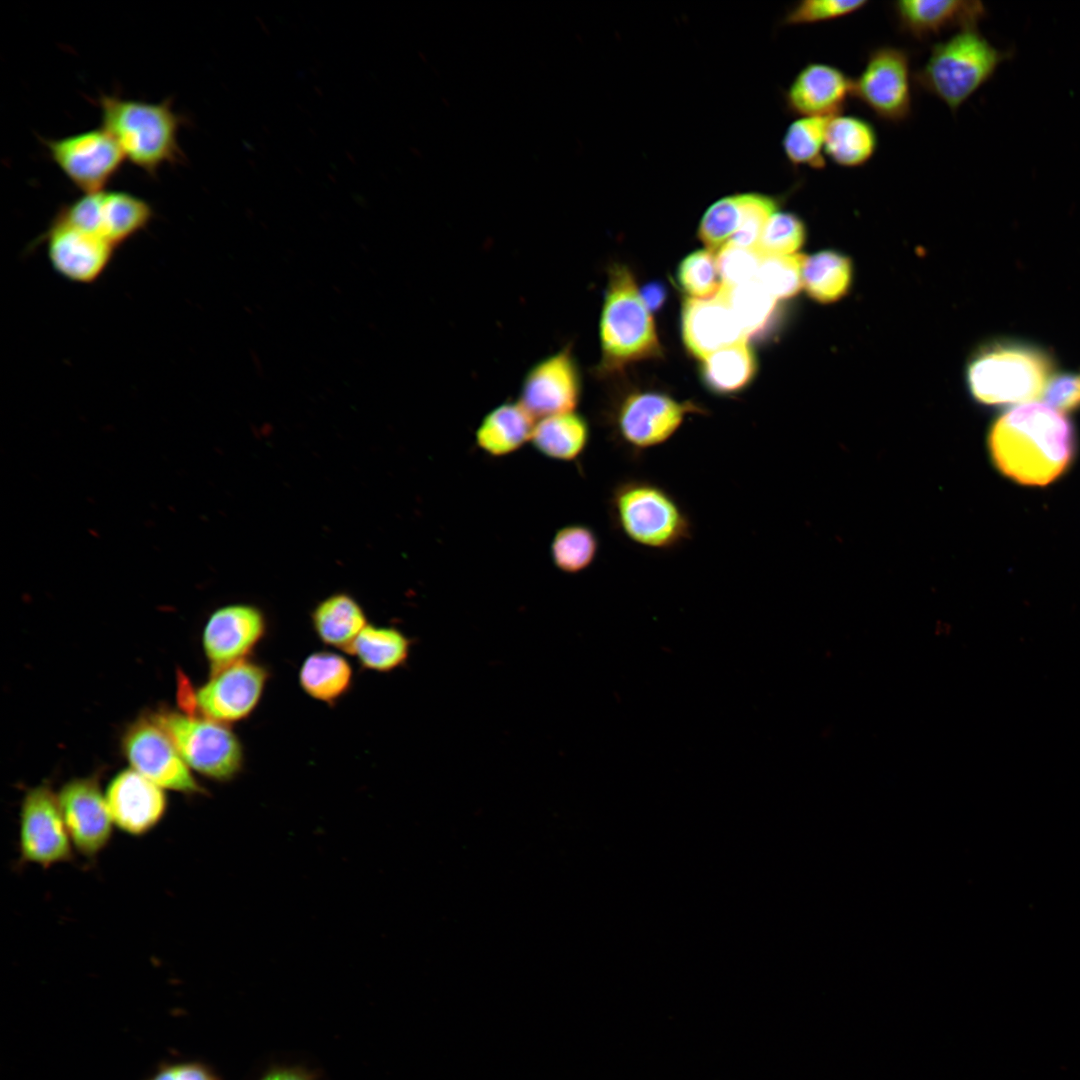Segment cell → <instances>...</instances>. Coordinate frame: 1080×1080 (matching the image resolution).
Returning a JSON list of instances; mask_svg holds the SVG:
<instances>
[{
	"mask_svg": "<svg viewBox=\"0 0 1080 1080\" xmlns=\"http://www.w3.org/2000/svg\"><path fill=\"white\" fill-rule=\"evenodd\" d=\"M988 444L1002 474L1023 485L1045 486L1071 463L1075 436L1062 413L1033 401L1002 414L990 430Z\"/></svg>",
	"mask_w": 1080,
	"mask_h": 1080,
	"instance_id": "cell-1",
	"label": "cell"
},
{
	"mask_svg": "<svg viewBox=\"0 0 1080 1080\" xmlns=\"http://www.w3.org/2000/svg\"><path fill=\"white\" fill-rule=\"evenodd\" d=\"M102 127L113 137L125 159L150 176L165 164L183 160L178 132L184 119L171 99L152 103L102 94L98 98Z\"/></svg>",
	"mask_w": 1080,
	"mask_h": 1080,
	"instance_id": "cell-2",
	"label": "cell"
},
{
	"mask_svg": "<svg viewBox=\"0 0 1080 1080\" xmlns=\"http://www.w3.org/2000/svg\"><path fill=\"white\" fill-rule=\"evenodd\" d=\"M609 514L624 538L651 551H673L693 537L692 519L678 499L649 479L629 477L616 483Z\"/></svg>",
	"mask_w": 1080,
	"mask_h": 1080,
	"instance_id": "cell-3",
	"label": "cell"
},
{
	"mask_svg": "<svg viewBox=\"0 0 1080 1080\" xmlns=\"http://www.w3.org/2000/svg\"><path fill=\"white\" fill-rule=\"evenodd\" d=\"M1008 56L976 27L960 29L931 46L928 58L914 72V82L956 113Z\"/></svg>",
	"mask_w": 1080,
	"mask_h": 1080,
	"instance_id": "cell-4",
	"label": "cell"
},
{
	"mask_svg": "<svg viewBox=\"0 0 1080 1080\" xmlns=\"http://www.w3.org/2000/svg\"><path fill=\"white\" fill-rule=\"evenodd\" d=\"M602 367L614 370L641 359L655 357L660 345L648 308L629 269L614 265L600 318Z\"/></svg>",
	"mask_w": 1080,
	"mask_h": 1080,
	"instance_id": "cell-5",
	"label": "cell"
},
{
	"mask_svg": "<svg viewBox=\"0 0 1080 1080\" xmlns=\"http://www.w3.org/2000/svg\"><path fill=\"white\" fill-rule=\"evenodd\" d=\"M1048 357L1018 345H997L979 353L968 366L973 396L988 405L1024 404L1043 396L1051 379Z\"/></svg>",
	"mask_w": 1080,
	"mask_h": 1080,
	"instance_id": "cell-6",
	"label": "cell"
},
{
	"mask_svg": "<svg viewBox=\"0 0 1080 1080\" xmlns=\"http://www.w3.org/2000/svg\"><path fill=\"white\" fill-rule=\"evenodd\" d=\"M151 716L193 771L223 782L242 769L243 747L227 724L184 711L161 710Z\"/></svg>",
	"mask_w": 1080,
	"mask_h": 1080,
	"instance_id": "cell-7",
	"label": "cell"
},
{
	"mask_svg": "<svg viewBox=\"0 0 1080 1080\" xmlns=\"http://www.w3.org/2000/svg\"><path fill=\"white\" fill-rule=\"evenodd\" d=\"M690 414H705V410L662 392H631L613 410L611 438L632 459H640L670 441Z\"/></svg>",
	"mask_w": 1080,
	"mask_h": 1080,
	"instance_id": "cell-8",
	"label": "cell"
},
{
	"mask_svg": "<svg viewBox=\"0 0 1080 1080\" xmlns=\"http://www.w3.org/2000/svg\"><path fill=\"white\" fill-rule=\"evenodd\" d=\"M268 671L248 659L211 672L209 680L195 691L188 680H180L179 699L186 713L228 724L246 719L259 704Z\"/></svg>",
	"mask_w": 1080,
	"mask_h": 1080,
	"instance_id": "cell-9",
	"label": "cell"
},
{
	"mask_svg": "<svg viewBox=\"0 0 1080 1080\" xmlns=\"http://www.w3.org/2000/svg\"><path fill=\"white\" fill-rule=\"evenodd\" d=\"M913 75L906 49L893 45L874 47L853 79V98L881 121L903 123L912 113Z\"/></svg>",
	"mask_w": 1080,
	"mask_h": 1080,
	"instance_id": "cell-10",
	"label": "cell"
},
{
	"mask_svg": "<svg viewBox=\"0 0 1080 1080\" xmlns=\"http://www.w3.org/2000/svg\"><path fill=\"white\" fill-rule=\"evenodd\" d=\"M19 860L45 869L73 858L69 836L57 793L47 784L26 791L20 806Z\"/></svg>",
	"mask_w": 1080,
	"mask_h": 1080,
	"instance_id": "cell-11",
	"label": "cell"
},
{
	"mask_svg": "<svg viewBox=\"0 0 1080 1080\" xmlns=\"http://www.w3.org/2000/svg\"><path fill=\"white\" fill-rule=\"evenodd\" d=\"M121 747L131 768L163 789L186 795L205 792L152 716L131 723L123 734Z\"/></svg>",
	"mask_w": 1080,
	"mask_h": 1080,
	"instance_id": "cell-12",
	"label": "cell"
},
{
	"mask_svg": "<svg viewBox=\"0 0 1080 1080\" xmlns=\"http://www.w3.org/2000/svg\"><path fill=\"white\" fill-rule=\"evenodd\" d=\"M50 158L83 193L105 189L118 173L125 156L103 128L44 141Z\"/></svg>",
	"mask_w": 1080,
	"mask_h": 1080,
	"instance_id": "cell-13",
	"label": "cell"
},
{
	"mask_svg": "<svg viewBox=\"0 0 1080 1080\" xmlns=\"http://www.w3.org/2000/svg\"><path fill=\"white\" fill-rule=\"evenodd\" d=\"M57 796L74 850L95 859L110 843L115 826L98 778H73Z\"/></svg>",
	"mask_w": 1080,
	"mask_h": 1080,
	"instance_id": "cell-14",
	"label": "cell"
},
{
	"mask_svg": "<svg viewBox=\"0 0 1080 1080\" xmlns=\"http://www.w3.org/2000/svg\"><path fill=\"white\" fill-rule=\"evenodd\" d=\"M581 396L576 362L568 348L536 363L523 379L519 402L535 418L574 412Z\"/></svg>",
	"mask_w": 1080,
	"mask_h": 1080,
	"instance_id": "cell-15",
	"label": "cell"
},
{
	"mask_svg": "<svg viewBox=\"0 0 1080 1080\" xmlns=\"http://www.w3.org/2000/svg\"><path fill=\"white\" fill-rule=\"evenodd\" d=\"M53 269L66 280L95 282L112 261L115 247L104 238L53 219L43 235Z\"/></svg>",
	"mask_w": 1080,
	"mask_h": 1080,
	"instance_id": "cell-16",
	"label": "cell"
},
{
	"mask_svg": "<svg viewBox=\"0 0 1080 1080\" xmlns=\"http://www.w3.org/2000/svg\"><path fill=\"white\" fill-rule=\"evenodd\" d=\"M265 632V617L255 606L232 604L215 610L202 634V646L211 672L247 659Z\"/></svg>",
	"mask_w": 1080,
	"mask_h": 1080,
	"instance_id": "cell-17",
	"label": "cell"
},
{
	"mask_svg": "<svg viewBox=\"0 0 1080 1080\" xmlns=\"http://www.w3.org/2000/svg\"><path fill=\"white\" fill-rule=\"evenodd\" d=\"M165 791L131 767L118 772L105 789L115 827L137 837L152 831L167 812Z\"/></svg>",
	"mask_w": 1080,
	"mask_h": 1080,
	"instance_id": "cell-18",
	"label": "cell"
},
{
	"mask_svg": "<svg viewBox=\"0 0 1080 1080\" xmlns=\"http://www.w3.org/2000/svg\"><path fill=\"white\" fill-rule=\"evenodd\" d=\"M853 98V78L839 67L810 62L795 75L784 96L789 112L799 117L832 118Z\"/></svg>",
	"mask_w": 1080,
	"mask_h": 1080,
	"instance_id": "cell-19",
	"label": "cell"
},
{
	"mask_svg": "<svg viewBox=\"0 0 1080 1080\" xmlns=\"http://www.w3.org/2000/svg\"><path fill=\"white\" fill-rule=\"evenodd\" d=\"M79 213L83 225L115 248L143 231L153 217L144 199L125 191L101 190L85 193Z\"/></svg>",
	"mask_w": 1080,
	"mask_h": 1080,
	"instance_id": "cell-20",
	"label": "cell"
},
{
	"mask_svg": "<svg viewBox=\"0 0 1080 1080\" xmlns=\"http://www.w3.org/2000/svg\"><path fill=\"white\" fill-rule=\"evenodd\" d=\"M682 335L688 350L700 359L747 339L722 288L712 297L684 301Z\"/></svg>",
	"mask_w": 1080,
	"mask_h": 1080,
	"instance_id": "cell-21",
	"label": "cell"
},
{
	"mask_svg": "<svg viewBox=\"0 0 1080 1080\" xmlns=\"http://www.w3.org/2000/svg\"><path fill=\"white\" fill-rule=\"evenodd\" d=\"M899 30L919 41L951 29L976 27L986 8L974 0H900L892 3Z\"/></svg>",
	"mask_w": 1080,
	"mask_h": 1080,
	"instance_id": "cell-22",
	"label": "cell"
},
{
	"mask_svg": "<svg viewBox=\"0 0 1080 1080\" xmlns=\"http://www.w3.org/2000/svg\"><path fill=\"white\" fill-rule=\"evenodd\" d=\"M534 426V417L519 401H507L493 408L481 420L475 432V442L489 456H507L531 440Z\"/></svg>",
	"mask_w": 1080,
	"mask_h": 1080,
	"instance_id": "cell-23",
	"label": "cell"
},
{
	"mask_svg": "<svg viewBox=\"0 0 1080 1080\" xmlns=\"http://www.w3.org/2000/svg\"><path fill=\"white\" fill-rule=\"evenodd\" d=\"M878 144L874 125L865 118L842 113L828 119L825 154L835 165L862 167L874 157Z\"/></svg>",
	"mask_w": 1080,
	"mask_h": 1080,
	"instance_id": "cell-24",
	"label": "cell"
},
{
	"mask_svg": "<svg viewBox=\"0 0 1080 1080\" xmlns=\"http://www.w3.org/2000/svg\"><path fill=\"white\" fill-rule=\"evenodd\" d=\"M531 443L542 456L556 461L578 459L590 441V427L580 414L568 412L541 418L535 423Z\"/></svg>",
	"mask_w": 1080,
	"mask_h": 1080,
	"instance_id": "cell-25",
	"label": "cell"
},
{
	"mask_svg": "<svg viewBox=\"0 0 1080 1080\" xmlns=\"http://www.w3.org/2000/svg\"><path fill=\"white\" fill-rule=\"evenodd\" d=\"M311 619L313 629L323 643L347 652L367 626L362 607L346 593L333 594L319 602Z\"/></svg>",
	"mask_w": 1080,
	"mask_h": 1080,
	"instance_id": "cell-26",
	"label": "cell"
},
{
	"mask_svg": "<svg viewBox=\"0 0 1080 1080\" xmlns=\"http://www.w3.org/2000/svg\"><path fill=\"white\" fill-rule=\"evenodd\" d=\"M299 684L311 698L334 704L351 688L353 670L349 661L332 651H317L305 658L298 674Z\"/></svg>",
	"mask_w": 1080,
	"mask_h": 1080,
	"instance_id": "cell-27",
	"label": "cell"
},
{
	"mask_svg": "<svg viewBox=\"0 0 1080 1080\" xmlns=\"http://www.w3.org/2000/svg\"><path fill=\"white\" fill-rule=\"evenodd\" d=\"M410 647L409 638L400 630L367 624L348 653L354 655L366 669L390 672L407 661Z\"/></svg>",
	"mask_w": 1080,
	"mask_h": 1080,
	"instance_id": "cell-28",
	"label": "cell"
},
{
	"mask_svg": "<svg viewBox=\"0 0 1080 1080\" xmlns=\"http://www.w3.org/2000/svg\"><path fill=\"white\" fill-rule=\"evenodd\" d=\"M703 360L704 384L718 395L741 392L756 371L755 357L746 342L720 349Z\"/></svg>",
	"mask_w": 1080,
	"mask_h": 1080,
	"instance_id": "cell-29",
	"label": "cell"
},
{
	"mask_svg": "<svg viewBox=\"0 0 1080 1080\" xmlns=\"http://www.w3.org/2000/svg\"><path fill=\"white\" fill-rule=\"evenodd\" d=\"M852 281L848 257L825 250L806 258L802 282L808 295L819 303H832L845 296Z\"/></svg>",
	"mask_w": 1080,
	"mask_h": 1080,
	"instance_id": "cell-30",
	"label": "cell"
},
{
	"mask_svg": "<svg viewBox=\"0 0 1080 1080\" xmlns=\"http://www.w3.org/2000/svg\"><path fill=\"white\" fill-rule=\"evenodd\" d=\"M600 541L593 528L574 523L561 527L550 544L553 565L561 572L577 574L589 568L595 561Z\"/></svg>",
	"mask_w": 1080,
	"mask_h": 1080,
	"instance_id": "cell-31",
	"label": "cell"
},
{
	"mask_svg": "<svg viewBox=\"0 0 1080 1080\" xmlns=\"http://www.w3.org/2000/svg\"><path fill=\"white\" fill-rule=\"evenodd\" d=\"M828 119L799 117L787 127L782 147L786 159L795 167L814 170L826 167L825 134Z\"/></svg>",
	"mask_w": 1080,
	"mask_h": 1080,
	"instance_id": "cell-32",
	"label": "cell"
},
{
	"mask_svg": "<svg viewBox=\"0 0 1080 1080\" xmlns=\"http://www.w3.org/2000/svg\"><path fill=\"white\" fill-rule=\"evenodd\" d=\"M722 290L726 300L748 336L762 332L770 324L777 300L756 280Z\"/></svg>",
	"mask_w": 1080,
	"mask_h": 1080,
	"instance_id": "cell-33",
	"label": "cell"
},
{
	"mask_svg": "<svg viewBox=\"0 0 1080 1080\" xmlns=\"http://www.w3.org/2000/svg\"><path fill=\"white\" fill-rule=\"evenodd\" d=\"M746 193L732 194L714 202L704 213L698 237L710 250L720 249L741 225Z\"/></svg>",
	"mask_w": 1080,
	"mask_h": 1080,
	"instance_id": "cell-34",
	"label": "cell"
},
{
	"mask_svg": "<svg viewBox=\"0 0 1080 1080\" xmlns=\"http://www.w3.org/2000/svg\"><path fill=\"white\" fill-rule=\"evenodd\" d=\"M805 260L800 254L763 257L756 281L776 300L793 297L803 286Z\"/></svg>",
	"mask_w": 1080,
	"mask_h": 1080,
	"instance_id": "cell-35",
	"label": "cell"
},
{
	"mask_svg": "<svg viewBox=\"0 0 1080 1080\" xmlns=\"http://www.w3.org/2000/svg\"><path fill=\"white\" fill-rule=\"evenodd\" d=\"M806 233L799 216L777 211L767 222L755 250L763 257L791 255L803 245Z\"/></svg>",
	"mask_w": 1080,
	"mask_h": 1080,
	"instance_id": "cell-36",
	"label": "cell"
},
{
	"mask_svg": "<svg viewBox=\"0 0 1080 1080\" xmlns=\"http://www.w3.org/2000/svg\"><path fill=\"white\" fill-rule=\"evenodd\" d=\"M678 281L691 298H708L722 288L716 256L711 250L688 255L678 269Z\"/></svg>",
	"mask_w": 1080,
	"mask_h": 1080,
	"instance_id": "cell-37",
	"label": "cell"
},
{
	"mask_svg": "<svg viewBox=\"0 0 1080 1080\" xmlns=\"http://www.w3.org/2000/svg\"><path fill=\"white\" fill-rule=\"evenodd\" d=\"M777 211L778 200L775 197L755 192L746 193L741 225L727 243L756 249L767 222Z\"/></svg>",
	"mask_w": 1080,
	"mask_h": 1080,
	"instance_id": "cell-38",
	"label": "cell"
},
{
	"mask_svg": "<svg viewBox=\"0 0 1080 1080\" xmlns=\"http://www.w3.org/2000/svg\"><path fill=\"white\" fill-rule=\"evenodd\" d=\"M866 0H804L786 13V25H805L828 22L854 14L868 4Z\"/></svg>",
	"mask_w": 1080,
	"mask_h": 1080,
	"instance_id": "cell-39",
	"label": "cell"
},
{
	"mask_svg": "<svg viewBox=\"0 0 1080 1080\" xmlns=\"http://www.w3.org/2000/svg\"><path fill=\"white\" fill-rule=\"evenodd\" d=\"M762 259L755 249L726 243L716 256L722 286L734 287L756 280Z\"/></svg>",
	"mask_w": 1080,
	"mask_h": 1080,
	"instance_id": "cell-40",
	"label": "cell"
},
{
	"mask_svg": "<svg viewBox=\"0 0 1080 1080\" xmlns=\"http://www.w3.org/2000/svg\"><path fill=\"white\" fill-rule=\"evenodd\" d=\"M143 1080H222L201 1060L162 1061Z\"/></svg>",
	"mask_w": 1080,
	"mask_h": 1080,
	"instance_id": "cell-41",
	"label": "cell"
},
{
	"mask_svg": "<svg viewBox=\"0 0 1080 1080\" xmlns=\"http://www.w3.org/2000/svg\"><path fill=\"white\" fill-rule=\"evenodd\" d=\"M1042 397L1056 411L1070 412L1080 406V379L1072 375L1051 377Z\"/></svg>",
	"mask_w": 1080,
	"mask_h": 1080,
	"instance_id": "cell-42",
	"label": "cell"
},
{
	"mask_svg": "<svg viewBox=\"0 0 1080 1080\" xmlns=\"http://www.w3.org/2000/svg\"><path fill=\"white\" fill-rule=\"evenodd\" d=\"M258 1080H319L317 1074L301 1065H274Z\"/></svg>",
	"mask_w": 1080,
	"mask_h": 1080,
	"instance_id": "cell-43",
	"label": "cell"
},
{
	"mask_svg": "<svg viewBox=\"0 0 1080 1080\" xmlns=\"http://www.w3.org/2000/svg\"><path fill=\"white\" fill-rule=\"evenodd\" d=\"M641 298L648 310H658L666 298V289L659 282L645 285L641 290Z\"/></svg>",
	"mask_w": 1080,
	"mask_h": 1080,
	"instance_id": "cell-44",
	"label": "cell"
},
{
	"mask_svg": "<svg viewBox=\"0 0 1080 1080\" xmlns=\"http://www.w3.org/2000/svg\"><path fill=\"white\" fill-rule=\"evenodd\" d=\"M1080 379V378H1079Z\"/></svg>",
	"mask_w": 1080,
	"mask_h": 1080,
	"instance_id": "cell-45",
	"label": "cell"
}]
</instances>
